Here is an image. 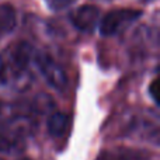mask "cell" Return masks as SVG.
<instances>
[{
    "instance_id": "cell-1",
    "label": "cell",
    "mask_w": 160,
    "mask_h": 160,
    "mask_svg": "<svg viewBox=\"0 0 160 160\" xmlns=\"http://www.w3.org/2000/svg\"><path fill=\"white\" fill-rule=\"evenodd\" d=\"M142 16L141 10L135 8H118L107 13L100 21V32L104 37H111L118 34L121 30L132 24Z\"/></svg>"
},
{
    "instance_id": "cell-2",
    "label": "cell",
    "mask_w": 160,
    "mask_h": 160,
    "mask_svg": "<svg viewBox=\"0 0 160 160\" xmlns=\"http://www.w3.org/2000/svg\"><path fill=\"white\" fill-rule=\"evenodd\" d=\"M32 61L35 62L39 73L44 76V79L56 90H63L68 84V78L65 70L47 53H34Z\"/></svg>"
},
{
    "instance_id": "cell-3",
    "label": "cell",
    "mask_w": 160,
    "mask_h": 160,
    "mask_svg": "<svg viewBox=\"0 0 160 160\" xmlns=\"http://www.w3.org/2000/svg\"><path fill=\"white\" fill-rule=\"evenodd\" d=\"M100 18V11L96 6L84 4L78 7L70 14V21L79 31L90 32L96 28Z\"/></svg>"
},
{
    "instance_id": "cell-4",
    "label": "cell",
    "mask_w": 160,
    "mask_h": 160,
    "mask_svg": "<svg viewBox=\"0 0 160 160\" xmlns=\"http://www.w3.org/2000/svg\"><path fill=\"white\" fill-rule=\"evenodd\" d=\"M34 53H35V51L28 42L17 44L16 47L11 48L7 55L10 69L14 70V73H22L24 70H27L28 65L34 58Z\"/></svg>"
},
{
    "instance_id": "cell-5",
    "label": "cell",
    "mask_w": 160,
    "mask_h": 160,
    "mask_svg": "<svg viewBox=\"0 0 160 160\" xmlns=\"http://www.w3.org/2000/svg\"><path fill=\"white\" fill-rule=\"evenodd\" d=\"M16 24L17 18L14 7L8 3L0 4V35L10 34L16 28Z\"/></svg>"
},
{
    "instance_id": "cell-6",
    "label": "cell",
    "mask_w": 160,
    "mask_h": 160,
    "mask_svg": "<svg viewBox=\"0 0 160 160\" xmlns=\"http://www.w3.org/2000/svg\"><path fill=\"white\" fill-rule=\"evenodd\" d=\"M69 127V117L65 112H55L48 119V131L52 136H62Z\"/></svg>"
},
{
    "instance_id": "cell-7",
    "label": "cell",
    "mask_w": 160,
    "mask_h": 160,
    "mask_svg": "<svg viewBox=\"0 0 160 160\" xmlns=\"http://www.w3.org/2000/svg\"><path fill=\"white\" fill-rule=\"evenodd\" d=\"M149 156L145 152L138 150H117V152H107L102 153L98 160H148Z\"/></svg>"
},
{
    "instance_id": "cell-8",
    "label": "cell",
    "mask_w": 160,
    "mask_h": 160,
    "mask_svg": "<svg viewBox=\"0 0 160 160\" xmlns=\"http://www.w3.org/2000/svg\"><path fill=\"white\" fill-rule=\"evenodd\" d=\"M48 4V7L53 11H61V10H65V8L70 7L76 0H45Z\"/></svg>"
},
{
    "instance_id": "cell-9",
    "label": "cell",
    "mask_w": 160,
    "mask_h": 160,
    "mask_svg": "<svg viewBox=\"0 0 160 160\" xmlns=\"http://www.w3.org/2000/svg\"><path fill=\"white\" fill-rule=\"evenodd\" d=\"M158 90H159V80L155 79L152 82V84L149 86V94L150 97H152V100L156 102V104H159V96H158Z\"/></svg>"
}]
</instances>
